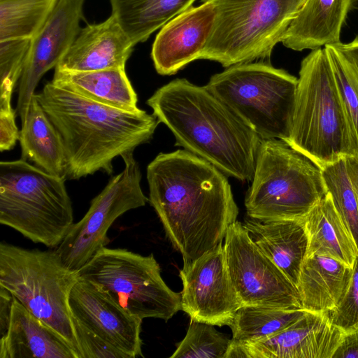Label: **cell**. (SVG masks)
I'll list each match as a JSON object with an SVG mask.
<instances>
[{
  "instance_id": "obj_1",
  "label": "cell",
  "mask_w": 358,
  "mask_h": 358,
  "mask_svg": "<svg viewBox=\"0 0 358 358\" xmlns=\"http://www.w3.org/2000/svg\"><path fill=\"white\" fill-rule=\"evenodd\" d=\"M227 175L186 150L159 153L147 167L149 202L183 262L222 243L238 208Z\"/></svg>"
},
{
  "instance_id": "obj_2",
  "label": "cell",
  "mask_w": 358,
  "mask_h": 358,
  "mask_svg": "<svg viewBox=\"0 0 358 358\" xmlns=\"http://www.w3.org/2000/svg\"><path fill=\"white\" fill-rule=\"evenodd\" d=\"M34 94L62 141L70 180L111 174L114 159L149 142L159 123L145 110L110 107L52 81Z\"/></svg>"
},
{
  "instance_id": "obj_3",
  "label": "cell",
  "mask_w": 358,
  "mask_h": 358,
  "mask_svg": "<svg viewBox=\"0 0 358 358\" xmlns=\"http://www.w3.org/2000/svg\"><path fill=\"white\" fill-rule=\"evenodd\" d=\"M147 104L173 133L176 145L228 176L252 180L262 139L205 86L177 78L157 90Z\"/></svg>"
},
{
  "instance_id": "obj_4",
  "label": "cell",
  "mask_w": 358,
  "mask_h": 358,
  "mask_svg": "<svg viewBox=\"0 0 358 358\" xmlns=\"http://www.w3.org/2000/svg\"><path fill=\"white\" fill-rule=\"evenodd\" d=\"M286 143L321 169L350 155L342 103L324 47L313 50L301 62Z\"/></svg>"
},
{
  "instance_id": "obj_5",
  "label": "cell",
  "mask_w": 358,
  "mask_h": 358,
  "mask_svg": "<svg viewBox=\"0 0 358 358\" xmlns=\"http://www.w3.org/2000/svg\"><path fill=\"white\" fill-rule=\"evenodd\" d=\"M66 179L22 159L0 162V223L56 248L73 224Z\"/></svg>"
},
{
  "instance_id": "obj_6",
  "label": "cell",
  "mask_w": 358,
  "mask_h": 358,
  "mask_svg": "<svg viewBox=\"0 0 358 358\" xmlns=\"http://www.w3.org/2000/svg\"><path fill=\"white\" fill-rule=\"evenodd\" d=\"M322 169L279 139H262L245 206L259 221L304 219L327 194Z\"/></svg>"
},
{
  "instance_id": "obj_7",
  "label": "cell",
  "mask_w": 358,
  "mask_h": 358,
  "mask_svg": "<svg viewBox=\"0 0 358 358\" xmlns=\"http://www.w3.org/2000/svg\"><path fill=\"white\" fill-rule=\"evenodd\" d=\"M79 279L54 250L0 243V286L66 340L80 358L69 296Z\"/></svg>"
},
{
  "instance_id": "obj_8",
  "label": "cell",
  "mask_w": 358,
  "mask_h": 358,
  "mask_svg": "<svg viewBox=\"0 0 358 358\" xmlns=\"http://www.w3.org/2000/svg\"><path fill=\"white\" fill-rule=\"evenodd\" d=\"M298 78L266 61L234 64L205 87L262 139L287 142Z\"/></svg>"
},
{
  "instance_id": "obj_9",
  "label": "cell",
  "mask_w": 358,
  "mask_h": 358,
  "mask_svg": "<svg viewBox=\"0 0 358 358\" xmlns=\"http://www.w3.org/2000/svg\"><path fill=\"white\" fill-rule=\"evenodd\" d=\"M215 17L199 59L222 66L269 60L305 0H210Z\"/></svg>"
},
{
  "instance_id": "obj_10",
  "label": "cell",
  "mask_w": 358,
  "mask_h": 358,
  "mask_svg": "<svg viewBox=\"0 0 358 358\" xmlns=\"http://www.w3.org/2000/svg\"><path fill=\"white\" fill-rule=\"evenodd\" d=\"M79 278L96 285L131 315L167 322L181 310V294L161 275L153 254L144 256L124 248L106 247L78 271Z\"/></svg>"
},
{
  "instance_id": "obj_11",
  "label": "cell",
  "mask_w": 358,
  "mask_h": 358,
  "mask_svg": "<svg viewBox=\"0 0 358 358\" xmlns=\"http://www.w3.org/2000/svg\"><path fill=\"white\" fill-rule=\"evenodd\" d=\"M124 168L112 177L90 203L83 217L73 223L55 248L64 264L78 271L110 241L108 231L126 212L144 206L149 199L141 186V173L133 152L121 157Z\"/></svg>"
},
{
  "instance_id": "obj_12",
  "label": "cell",
  "mask_w": 358,
  "mask_h": 358,
  "mask_svg": "<svg viewBox=\"0 0 358 358\" xmlns=\"http://www.w3.org/2000/svg\"><path fill=\"white\" fill-rule=\"evenodd\" d=\"M223 246L241 307L303 309L296 286L252 241L241 222L229 227Z\"/></svg>"
},
{
  "instance_id": "obj_13",
  "label": "cell",
  "mask_w": 358,
  "mask_h": 358,
  "mask_svg": "<svg viewBox=\"0 0 358 358\" xmlns=\"http://www.w3.org/2000/svg\"><path fill=\"white\" fill-rule=\"evenodd\" d=\"M181 310L193 320L229 326L241 307L227 270L222 243L197 259L183 263Z\"/></svg>"
},
{
  "instance_id": "obj_14",
  "label": "cell",
  "mask_w": 358,
  "mask_h": 358,
  "mask_svg": "<svg viewBox=\"0 0 358 358\" xmlns=\"http://www.w3.org/2000/svg\"><path fill=\"white\" fill-rule=\"evenodd\" d=\"M85 0H59L43 26L31 40L20 79L16 111L22 125L42 76L55 68L71 47L84 19Z\"/></svg>"
},
{
  "instance_id": "obj_15",
  "label": "cell",
  "mask_w": 358,
  "mask_h": 358,
  "mask_svg": "<svg viewBox=\"0 0 358 358\" xmlns=\"http://www.w3.org/2000/svg\"><path fill=\"white\" fill-rule=\"evenodd\" d=\"M72 319L129 358L143 357V320L123 309L93 283L79 278L69 296Z\"/></svg>"
},
{
  "instance_id": "obj_16",
  "label": "cell",
  "mask_w": 358,
  "mask_h": 358,
  "mask_svg": "<svg viewBox=\"0 0 358 358\" xmlns=\"http://www.w3.org/2000/svg\"><path fill=\"white\" fill-rule=\"evenodd\" d=\"M328 313L307 311L292 324L261 341L229 346L227 358H332L343 336Z\"/></svg>"
},
{
  "instance_id": "obj_17",
  "label": "cell",
  "mask_w": 358,
  "mask_h": 358,
  "mask_svg": "<svg viewBox=\"0 0 358 358\" xmlns=\"http://www.w3.org/2000/svg\"><path fill=\"white\" fill-rule=\"evenodd\" d=\"M215 10L211 1L192 6L159 30L152 44L151 57L157 72L175 74L199 59L211 34Z\"/></svg>"
},
{
  "instance_id": "obj_18",
  "label": "cell",
  "mask_w": 358,
  "mask_h": 358,
  "mask_svg": "<svg viewBox=\"0 0 358 358\" xmlns=\"http://www.w3.org/2000/svg\"><path fill=\"white\" fill-rule=\"evenodd\" d=\"M134 46L111 14L100 23L82 28L55 69L71 71L125 69Z\"/></svg>"
},
{
  "instance_id": "obj_19",
  "label": "cell",
  "mask_w": 358,
  "mask_h": 358,
  "mask_svg": "<svg viewBox=\"0 0 358 358\" xmlns=\"http://www.w3.org/2000/svg\"><path fill=\"white\" fill-rule=\"evenodd\" d=\"M79 358L71 345L15 297L0 358Z\"/></svg>"
},
{
  "instance_id": "obj_20",
  "label": "cell",
  "mask_w": 358,
  "mask_h": 358,
  "mask_svg": "<svg viewBox=\"0 0 358 358\" xmlns=\"http://www.w3.org/2000/svg\"><path fill=\"white\" fill-rule=\"evenodd\" d=\"M304 219L259 221L248 218L243 224L252 241L296 286L308 251Z\"/></svg>"
},
{
  "instance_id": "obj_21",
  "label": "cell",
  "mask_w": 358,
  "mask_h": 358,
  "mask_svg": "<svg viewBox=\"0 0 358 358\" xmlns=\"http://www.w3.org/2000/svg\"><path fill=\"white\" fill-rule=\"evenodd\" d=\"M356 0H305L282 43L296 51L341 43L343 24Z\"/></svg>"
},
{
  "instance_id": "obj_22",
  "label": "cell",
  "mask_w": 358,
  "mask_h": 358,
  "mask_svg": "<svg viewBox=\"0 0 358 358\" xmlns=\"http://www.w3.org/2000/svg\"><path fill=\"white\" fill-rule=\"evenodd\" d=\"M352 267L331 257L311 255L304 260L297 289L302 308L310 312L329 313L345 294Z\"/></svg>"
},
{
  "instance_id": "obj_23",
  "label": "cell",
  "mask_w": 358,
  "mask_h": 358,
  "mask_svg": "<svg viewBox=\"0 0 358 358\" xmlns=\"http://www.w3.org/2000/svg\"><path fill=\"white\" fill-rule=\"evenodd\" d=\"M52 82L98 103L137 111V94L125 69L71 71L55 69Z\"/></svg>"
},
{
  "instance_id": "obj_24",
  "label": "cell",
  "mask_w": 358,
  "mask_h": 358,
  "mask_svg": "<svg viewBox=\"0 0 358 358\" xmlns=\"http://www.w3.org/2000/svg\"><path fill=\"white\" fill-rule=\"evenodd\" d=\"M22 159L52 175L67 179V164L59 136L35 94L20 131Z\"/></svg>"
},
{
  "instance_id": "obj_25",
  "label": "cell",
  "mask_w": 358,
  "mask_h": 358,
  "mask_svg": "<svg viewBox=\"0 0 358 358\" xmlns=\"http://www.w3.org/2000/svg\"><path fill=\"white\" fill-rule=\"evenodd\" d=\"M304 220L308 236L307 257L328 256L353 267L358 257L357 245L328 193Z\"/></svg>"
},
{
  "instance_id": "obj_26",
  "label": "cell",
  "mask_w": 358,
  "mask_h": 358,
  "mask_svg": "<svg viewBox=\"0 0 358 358\" xmlns=\"http://www.w3.org/2000/svg\"><path fill=\"white\" fill-rule=\"evenodd\" d=\"M196 0H110L112 13L134 45L145 41Z\"/></svg>"
},
{
  "instance_id": "obj_27",
  "label": "cell",
  "mask_w": 358,
  "mask_h": 358,
  "mask_svg": "<svg viewBox=\"0 0 358 358\" xmlns=\"http://www.w3.org/2000/svg\"><path fill=\"white\" fill-rule=\"evenodd\" d=\"M307 311L244 306L236 312L229 324L230 345L241 346L270 337L292 324Z\"/></svg>"
},
{
  "instance_id": "obj_28",
  "label": "cell",
  "mask_w": 358,
  "mask_h": 358,
  "mask_svg": "<svg viewBox=\"0 0 358 358\" xmlns=\"http://www.w3.org/2000/svg\"><path fill=\"white\" fill-rule=\"evenodd\" d=\"M59 0H0V41L31 40Z\"/></svg>"
},
{
  "instance_id": "obj_29",
  "label": "cell",
  "mask_w": 358,
  "mask_h": 358,
  "mask_svg": "<svg viewBox=\"0 0 358 358\" xmlns=\"http://www.w3.org/2000/svg\"><path fill=\"white\" fill-rule=\"evenodd\" d=\"M324 48L342 103L350 139V156L358 160V73L336 44Z\"/></svg>"
},
{
  "instance_id": "obj_30",
  "label": "cell",
  "mask_w": 358,
  "mask_h": 358,
  "mask_svg": "<svg viewBox=\"0 0 358 358\" xmlns=\"http://www.w3.org/2000/svg\"><path fill=\"white\" fill-rule=\"evenodd\" d=\"M327 193L358 250V200L347 171L345 157L322 168Z\"/></svg>"
},
{
  "instance_id": "obj_31",
  "label": "cell",
  "mask_w": 358,
  "mask_h": 358,
  "mask_svg": "<svg viewBox=\"0 0 358 358\" xmlns=\"http://www.w3.org/2000/svg\"><path fill=\"white\" fill-rule=\"evenodd\" d=\"M231 341L214 325L190 320L185 338L170 358H226Z\"/></svg>"
},
{
  "instance_id": "obj_32",
  "label": "cell",
  "mask_w": 358,
  "mask_h": 358,
  "mask_svg": "<svg viewBox=\"0 0 358 358\" xmlns=\"http://www.w3.org/2000/svg\"><path fill=\"white\" fill-rule=\"evenodd\" d=\"M29 39L0 41V100H11L30 46Z\"/></svg>"
},
{
  "instance_id": "obj_33",
  "label": "cell",
  "mask_w": 358,
  "mask_h": 358,
  "mask_svg": "<svg viewBox=\"0 0 358 358\" xmlns=\"http://www.w3.org/2000/svg\"><path fill=\"white\" fill-rule=\"evenodd\" d=\"M328 314L331 322L343 332L358 330V257L345 294Z\"/></svg>"
},
{
  "instance_id": "obj_34",
  "label": "cell",
  "mask_w": 358,
  "mask_h": 358,
  "mask_svg": "<svg viewBox=\"0 0 358 358\" xmlns=\"http://www.w3.org/2000/svg\"><path fill=\"white\" fill-rule=\"evenodd\" d=\"M73 320V319H72ZM80 358H129V357L73 320Z\"/></svg>"
},
{
  "instance_id": "obj_35",
  "label": "cell",
  "mask_w": 358,
  "mask_h": 358,
  "mask_svg": "<svg viewBox=\"0 0 358 358\" xmlns=\"http://www.w3.org/2000/svg\"><path fill=\"white\" fill-rule=\"evenodd\" d=\"M15 110L10 106H0V150L13 149L20 138V131L15 123Z\"/></svg>"
},
{
  "instance_id": "obj_36",
  "label": "cell",
  "mask_w": 358,
  "mask_h": 358,
  "mask_svg": "<svg viewBox=\"0 0 358 358\" xmlns=\"http://www.w3.org/2000/svg\"><path fill=\"white\" fill-rule=\"evenodd\" d=\"M332 358H358V330L344 333Z\"/></svg>"
},
{
  "instance_id": "obj_37",
  "label": "cell",
  "mask_w": 358,
  "mask_h": 358,
  "mask_svg": "<svg viewBox=\"0 0 358 358\" xmlns=\"http://www.w3.org/2000/svg\"><path fill=\"white\" fill-rule=\"evenodd\" d=\"M14 296L6 288L0 286V339L7 334Z\"/></svg>"
},
{
  "instance_id": "obj_38",
  "label": "cell",
  "mask_w": 358,
  "mask_h": 358,
  "mask_svg": "<svg viewBox=\"0 0 358 358\" xmlns=\"http://www.w3.org/2000/svg\"><path fill=\"white\" fill-rule=\"evenodd\" d=\"M336 45L358 73V35L350 43Z\"/></svg>"
},
{
  "instance_id": "obj_39",
  "label": "cell",
  "mask_w": 358,
  "mask_h": 358,
  "mask_svg": "<svg viewBox=\"0 0 358 358\" xmlns=\"http://www.w3.org/2000/svg\"><path fill=\"white\" fill-rule=\"evenodd\" d=\"M347 171L358 200V160L351 156L345 157Z\"/></svg>"
},
{
  "instance_id": "obj_40",
  "label": "cell",
  "mask_w": 358,
  "mask_h": 358,
  "mask_svg": "<svg viewBox=\"0 0 358 358\" xmlns=\"http://www.w3.org/2000/svg\"><path fill=\"white\" fill-rule=\"evenodd\" d=\"M210 1V0H201V3L206 2V1Z\"/></svg>"
}]
</instances>
